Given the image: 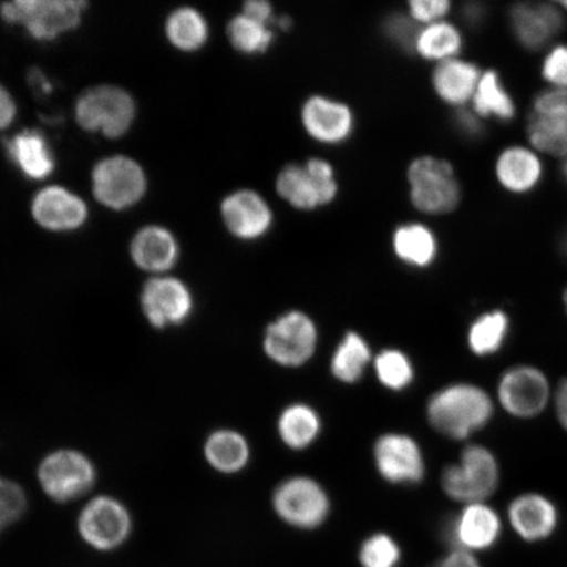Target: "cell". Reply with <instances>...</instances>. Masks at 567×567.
<instances>
[{"label": "cell", "mask_w": 567, "mask_h": 567, "mask_svg": "<svg viewBox=\"0 0 567 567\" xmlns=\"http://www.w3.org/2000/svg\"><path fill=\"white\" fill-rule=\"evenodd\" d=\"M494 415L492 395L477 385L458 382L431 396L427 417L432 429L453 441H465L485 429Z\"/></svg>", "instance_id": "obj_1"}, {"label": "cell", "mask_w": 567, "mask_h": 567, "mask_svg": "<svg viewBox=\"0 0 567 567\" xmlns=\"http://www.w3.org/2000/svg\"><path fill=\"white\" fill-rule=\"evenodd\" d=\"M410 202L427 216H443L455 210L461 202V188L450 162L423 155L408 167Z\"/></svg>", "instance_id": "obj_2"}, {"label": "cell", "mask_w": 567, "mask_h": 567, "mask_svg": "<svg viewBox=\"0 0 567 567\" xmlns=\"http://www.w3.org/2000/svg\"><path fill=\"white\" fill-rule=\"evenodd\" d=\"M275 188L281 200L302 212L328 207L339 193L336 169L322 158L282 167L276 176Z\"/></svg>", "instance_id": "obj_3"}, {"label": "cell", "mask_w": 567, "mask_h": 567, "mask_svg": "<svg viewBox=\"0 0 567 567\" xmlns=\"http://www.w3.org/2000/svg\"><path fill=\"white\" fill-rule=\"evenodd\" d=\"M501 482V467L494 453L482 445H470L461 453L458 463L446 466L442 488L451 499L472 505L485 503Z\"/></svg>", "instance_id": "obj_4"}, {"label": "cell", "mask_w": 567, "mask_h": 567, "mask_svg": "<svg viewBox=\"0 0 567 567\" xmlns=\"http://www.w3.org/2000/svg\"><path fill=\"white\" fill-rule=\"evenodd\" d=\"M86 2L82 0H16L0 13L10 24L23 25L35 40H53L80 25Z\"/></svg>", "instance_id": "obj_5"}, {"label": "cell", "mask_w": 567, "mask_h": 567, "mask_svg": "<svg viewBox=\"0 0 567 567\" xmlns=\"http://www.w3.org/2000/svg\"><path fill=\"white\" fill-rule=\"evenodd\" d=\"M76 122L84 131L101 132L118 138L130 131L136 117V104L126 91L115 86L91 89L78 99Z\"/></svg>", "instance_id": "obj_6"}, {"label": "cell", "mask_w": 567, "mask_h": 567, "mask_svg": "<svg viewBox=\"0 0 567 567\" xmlns=\"http://www.w3.org/2000/svg\"><path fill=\"white\" fill-rule=\"evenodd\" d=\"M317 326L299 310L288 311L268 326L264 349L275 364L297 368L307 364L317 350Z\"/></svg>", "instance_id": "obj_7"}, {"label": "cell", "mask_w": 567, "mask_h": 567, "mask_svg": "<svg viewBox=\"0 0 567 567\" xmlns=\"http://www.w3.org/2000/svg\"><path fill=\"white\" fill-rule=\"evenodd\" d=\"M272 505L288 526L316 529L330 514V499L324 488L313 478L297 476L276 487Z\"/></svg>", "instance_id": "obj_8"}, {"label": "cell", "mask_w": 567, "mask_h": 567, "mask_svg": "<svg viewBox=\"0 0 567 567\" xmlns=\"http://www.w3.org/2000/svg\"><path fill=\"white\" fill-rule=\"evenodd\" d=\"M496 399L516 420H534L547 409L551 388L547 374L537 367L516 365L502 374Z\"/></svg>", "instance_id": "obj_9"}, {"label": "cell", "mask_w": 567, "mask_h": 567, "mask_svg": "<svg viewBox=\"0 0 567 567\" xmlns=\"http://www.w3.org/2000/svg\"><path fill=\"white\" fill-rule=\"evenodd\" d=\"M92 188L99 203L122 210L133 207L146 193V176L136 161L112 157L99 162L92 174Z\"/></svg>", "instance_id": "obj_10"}, {"label": "cell", "mask_w": 567, "mask_h": 567, "mask_svg": "<svg viewBox=\"0 0 567 567\" xmlns=\"http://www.w3.org/2000/svg\"><path fill=\"white\" fill-rule=\"evenodd\" d=\"M82 540L97 551L116 550L132 532V517L122 503L110 496H99L83 508L78 519Z\"/></svg>", "instance_id": "obj_11"}, {"label": "cell", "mask_w": 567, "mask_h": 567, "mask_svg": "<svg viewBox=\"0 0 567 567\" xmlns=\"http://www.w3.org/2000/svg\"><path fill=\"white\" fill-rule=\"evenodd\" d=\"M91 461L75 451H60L48 456L39 470L44 492L55 502L68 503L86 494L95 484Z\"/></svg>", "instance_id": "obj_12"}, {"label": "cell", "mask_w": 567, "mask_h": 567, "mask_svg": "<svg viewBox=\"0 0 567 567\" xmlns=\"http://www.w3.org/2000/svg\"><path fill=\"white\" fill-rule=\"evenodd\" d=\"M528 136L538 151L556 157L567 155V90L547 91L536 97Z\"/></svg>", "instance_id": "obj_13"}, {"label": "cell", "mask_w": 567, "mask_h": 567, "mask_svg": "<svg viewBox=\"0 0 567 567\" xmlns=\"http://www.w3.org/2000/svg\"><path fill=\"white\" fill-rule=\"evenodd\" d=\"M375 467L390 484H417L424 477L425 466L420 444L405 434L382 435L374 444Z\"/></svg>", "instance_id": "obj_14"}, {"label": "cell", "mask_w": 567, "mask_h": 567, "mask_svg": "<svg viewBox=\"0 0 567 567\" xmlns=\"http://www.w3.org/2000/svg\"><path fill=\"white\" fill-rule=\"evenodd\" d=\"M300 117L305 133L322 145H342L354 131L350 105L329 96L308 97L301 106Z\"/></svg>", "instance_id": "obj_15"}, {"label": "cell", "mask_w": 567, "mask_h": 567, "mask_svg": "<svg viewBox=\"0 0 567 567\" xmlns=\"http://www.w3.org/2000/svg\"><path fill=\"white\" fill-rule=\"evenodd\" d=\"M221 216L234 237L252 243L274 228L275 215L265 196L254 189H238L224 198Z\"/></svg>", "instance_id": "obj_16"}, {"label": "cell", "mask_w": 567, "mask_h": 567, "mask_svg": "<svg viewBox=\"0 0 567 567\" xmlns=\"http://www.w3.org/2000/svg\"><path fill=\"white\" fill-rule=\"evenodd\" d=\"M503 523L498 513L486 503L466 505L452 520L446 537L453 549L476 555L495 547L501 540Z\"/></svg>", "instance_id": "obj_17"}, {"label": "cell", "mask_w": 567, "mask_h": 567, "mask_svg": "<svg viewBox=\"0 0 567 567\" xmlns=\"http://www.w3.org/2000/svg\"><path fill=\"white\" fill-rule=\"evenodd\" d=\"M141 303L148 322L158 329L186 322L194 308L189 289L173 278L147 281Z\"/></svg>", "instance_id": "obj_18"}, {"label": "cell", "mask_w": 567, "mask_h": 567, "mask_svg": "<svg viewBox=\"0 0 567 567\" xmlns=\"http://www.w3.org/2000/svg\"><path fill=\"white\" fill-rule=\"evenodd\" d=\"M507 519L515 534L529 544L547 542L559 526L556 503L538 493L517 495L509 503Z\"/></svg>", "instance_id": "obj_19"}, {"label": "cell", "mask_w": 567, "mask_h": 567, "mask_svg": "<svg viewBox=\"0 0 567 567\" xmlns=\"http://www.w3.org/2000/svg\"><path fill=\"white\" fill-rule=\"evenodd\" d=\"M32 215L42 228L52 231H71L86 223L87 207L82 198L62 187L42 189L34 197Z\"/></svg>", "instance_id": "obj_20"}, {"label": "cell", "mask_w": 567, "mask_h": 567, "mask_svg": "<svg viewBox=\"0 0 567 567\" xmlns=\"http://www.w3.org/2000/svg\"><path fill=\"white\" fill-rule=\"evenodd\" d=\"M481 76L480 70L473 63L453 59L436 63L431 83L442 102L464 105L476 94Z\"/></svg>", "instance_id": "obj_21"}, {"label": "cell", "mask_w": 567, "mask_h": 567, "mask_svg": "<svg viewBox=\"0 0 567 567\" xmlns=\"http://www.w3.org/2000/svg\"><path fill=\"white\" fill-rule=\"evenodd\" d=\"M516 38L532 51L547 45L561 30L563 17L547 4H519L512 12Z\"/></svg>", "instance_id": "obj_22"}, {"label": "cell", "mask_w": 567, "mask_h": 567, "mask_svg": "<svg viewBox=\"0 0 567 567\" xmlns=\"http://www.w3.org/2000/svg\"><path fill=\"white\" fill-rule=\"evenodd\" d=\"M134 264L148 272H166L173 268L179 247L172 233L159 226H148L134 237L131 247Z\"/></svg>", "instance_id": "obj_23"}, {"label": "cell", "mask_w": 567, "mask_h": 567, "mask_svg": "<svg viewBox=\"0 0 567 567\" xmlns=\"http://www.w3.org/2000/svg\"><path fill=\"white\" fill-rule=\"evenodd\" d=\"M6 151L21 173L31 179H45L54 172V157L41 133L24 131L7 141Z\"/></svg>", "instance_id": "obj_24"}, {"label": "cell", "mask_w": 567, "mask_h": 567, "mask_svg": "<svg viewBox=\"0 0 567 567\" xmlns=\"http://www.w3.org/2000/svg\"><path fill=\"white\" fill-rule=\"evenodd\" d=\"M392 245L395 257L414 268L430 267L439 252L434 231L420 223L399 226L393 234Z\"/></svg>", "instance_id": "obj_25"}, {"label": "cell", "mask_w": 567, "mask_h": 567, "mask_svg": "<svg viewBox=\"0 0 567 567\" xmlns=\"http://www.w3.org/2000/svg\"><path fill=\"white\" fill-rule=\"evenodd\" d=\"M496 175L502 186L513 193H527L542 176V163L524 147H509L496 163Z\"/></svg>", "instance_id": "obj_26"}, {"label": "cell", "mask_w": 567, "mask_h": 567, "mask_svg": "<svg viewBox=\"0 0 567 567\" xmlns=\"http://www.w3.org/2000/svg\"><path fill=\"white\" fill-rule=\"evenodd\" d=\"M461 49L463 35L455 25L443 20L420 28L413 51L425 61L441 63L458 59Z\"/></svg>", "instance_id": "obj_27"}, {"label": "cell", "mask_w": 567, "mask_h": 567, "mask_svg": "<svg viewBox=\"0 0 567 567\" xmlns=\"http://www.w3.org/2000/svg\"><path fill=\"white\" fill-rule=\"evenodd\" d=\"M281 442L290 450L301 451L317 441L321 432V417L313 408L293 403L282 410L278 421Z\"/></svg>", "instance_id": "obj_28"}, {"label": "cell", "mask_w": 567, "mask_h": 567, "mask_svg": "<svg viewBox=\"0 0 567 567\" xmlns=\"http://www.w3.org/2000/svg\"><path fill=\"white\" fill-rule=\"evenodd\" d=\"M509 329L512 323L505 311H487L480 316L467 330V347L478 358L493 357L506 344Z\"/></svg>", "instance_id": "obj_29"}, {"label": "cell", "mask_w": 567, "mask_h": 567, "mask_svg": "<svg viewBox=\"0 0 567 567\" xmlns=\"http://www.w3.org/2000/svg\"><path fill=\"white\" fill-rule=\"evenodd\" d=\"M208 463L221 473H237L244 470L250 460V446L239 432L216 431L205 444Z\"/></svg>", "instance_id": "obj_30"}, {"label": "cell", "mask_w": 567, "mask_h": 567, "mask_svg": "<svg viewBox=\"0 0 567 567\" xmlns=\"http://www.w3.org/2000/svg\"><path fill=\"white\" fill-rule=\"evenodd\" d=\"M372 353L365 339L358 332H347L331 359V372L344 384H354L363 378Z\"/></svg>", "instance_id": "obj_31"}, {"label": "cell", "mask_w": 567, "mask_h": 567, "mask_svg": "<svg viewBox=\"0 0 567 567\" xmlns=\"http://www.w3.org/2000/svg\"><path fill=\"white\" fill-rule=\"evenodd\" d=\"M169 42L183 52H196L207 44L209 27L200 12L179 9L169 16L166 25Z\"/></svg>", "instance_id": "obj_32"}, {"label": "cell", "mask_w": 567, "mask_h": 567, "mask_svg": "<svg viewBox=\"0 0 567 567\" xmlns=\"http://www.w3.org/2000/svg\"><path fill=\"white\" fill-rule=\"evenodd\" d=\"M473 110L478 116H494L501 120L514 117L515 109L513 99L502 87L499 76L495 71H486L482 74L476 94L472 99Z\"/></svg>", "instance_id": "obj_33"}, {"label": "cell", "mask_w": 567, "mask_h": 567, "mask_svg": "<svg viewBox=\"0 0 567 567\" xmlns=\"http://www.w3.org/2000/svg\"><path fill=\"white\" fill-rule=\"evenodd\" d=\"M230 44L244 54H264L274 42V32L268 25L239 13L228 25Z\"/></svg>", "instance_id": "obj_34"}, {"label": "cell", "mask_w": 567, "mask_h": 567, "mask_svg": "<svg viewBox=\"0 0 567 567\" xmlns=\"http://www.w3.org/2000/svg\"><path fill=\"white\" fill-rule=\"evenodd\" d=\"M374 372L382 385L396 392L406 389L414 380V367L400 350H385L378 354Z\"/></svg>", "instance_id": "obj_35"}, {"label": "cell", "mask_w": 567, "mask_h": 567, "mask_svg": "<svg viewBox=\"0 0 567 567\" xmlns=\"http://www.w3.org/2000/svg\"><path fill=\"white\" fill-rule=\"evenodd\" d=\"M361 567H396L401 561V548L392 536L375 534L368 537L359 550Z\"/></svg>", "instance_id": "obj_36"}, {"label": "cell", "mask_w": 567, "mask_h": 567, "mask_svg": "<svg viewBox=\"0 0 567 567\" xmlns=\"http://www.w3.org/2000/svg\"><path fill=\"white\" fill-rule=\"evenodd\" d=\"M27 505L23 488L16 482L0 478V534L24 515Z\"/></svg>", "instance_id": "obj_37"}, {"label": "cell", "mask_w": 567, "mask_h": 567, "mask_svg": "<svg viewBox=\"0 0 567 567\" xmlns=\"http://www.w3.org/2000/svg\"><path fill=\"white\" fill-rule=\"evenodd\" d=\"M408 7L410 19L422 27L443 21L451 10L449 0H411Z\"/></svg>", "instance_id": "obj_38"}, {"label": "cell", "mask_w": 567, "mask_h": 567, "mask_svg": "<svg viewBox=\"0 0 567 567\" xmlns=\"http://www.w3.org/2000/svg\"><path fill=\"white\" fill-rule=\"evenodd\" d=\"M543 74L548 82L567 89V47L553 49L544 62Z\"/></svg>", "instance_id": "obj_39"}, {"label": "cell", "mask_w": 567, "mask_h": 567, "mask_svg": "<svg viewBox=\"0 0 567 567\" xmlns=\"http://www.w3.org/2000/svg\"><path fill=\"white\" fill-rule=\"evenodd\" d=\"M386 31L394 41L400 42L401 45L414 49V42L417 32L413 20L406 17H393L388 20Z\"/></svg>", "instance_id": "obj_40"}, {"label": "cell", "mask_w": 567, "mask_h": 567, "mask_svg": "<svg viewBox=\"0 0 567 567\" xmlns=\"http://www.w3.org/2000/svg\"><path fill=\"white\" fill-rule=\"evenodd\" d=\"M243 13L266 25L271 23L272 20L275 21L274 7L271 3L266 2V0H248V2L244 4Z\"/></svg>", "instance_id": "obj_41"}, {"label": "cell", "mask_w": 567, "mask_h": 567, "mask_svg": "<svg viewBox=\"0 0 567 567\" xmlns=\"http://www.w3.org/2000/svg\"><path fill=\"white\" fill-rule=\"evenodd\" d=\"M432 567H482L477 557L464 550L453 549L449 556Z\"/></svg>", "instance_id": "obj_42"}, {"label": "cell", "mask_w": 567, "mask_h": 567, "mask_svg": "<svg viewBox=\"0 0 567 567\" xmlns=\"http://www.w3.org/2000/svg\"><path fill=\"white\" fill-rule=\"evenodd\" d=\"M17 115V105L11 95L0 86V131L6 130Z\"/></svg>", "instance_id": "obj_43"}, {"label": "cell", "mask_w": 567, "mask_h": 567, "mask_svg": "<svg viewBox=\"0 0 567 567\" xmlns=\"http://www.w3.org/2000/svg\"><path fill=\"white\" fill-rule=\"evenodd\" d=\"M553 402H555L557 421L567 432V378L559 382Z\"/></svg>", "instance_id": "obj_44"}, {"label": "cell", "mask_w": 567, "mask_h": 567, "mask_svg": "<svg viewBox=\"0 0 567 567\" xmlns=\"http://www.w3.org/2000/svg\"><path fill=\"white\" fill-rule=\"evenodd\" d=\"M458 123L467 133L477 134L481 131V125L477 122V118L474 117V115H471V113H461Z\"/></svg>", "instance_id": "obj_45"}, {"label": "cell", "mask_w": 567, "mask_h": 567, "mask_svg": "<svg viewBox=\"0 0 567 567\" xmlns=\"http://www.w3.org/2000/svg\"><path fill=\"white\" fill-rule=\"evenodd\" d=\"M276 23L281 28V30H289L290 25H292V21L289 18L282 17L276 20Z\"/></svg>", "instance_id": "obj_46"}, {"label": "cell", "mask_w": 567, "mask_h": 567, "mask_svg": "<svg viewBox=\"0 0 567 567\" xmlns=\"http://www.w3.org/2000/svg\"><path fill=\"white\" fill-rule=\"evenodd\" d=\"M564 303H565V309H566V313H567V289H566V292L564 295Z\"/></svg>", "instance_id": "obj_47"}, {"label": "cell", "mask_w": 567, "mask_h": 567, "mask_svg": "<svg viewBox=\"0 0 567 567\" xmlns=\"http://www.w3.org/2000/svg\"><path fill=\"white\" fill-rule=\"evenodd\" d=\"M564 174H565L566 179H567V162L565 163V166H564Z\"/></svg>", "instance_id": "obj_48"}, {"label": "cell", "mask_w": 567, "mask_h": 567, "mask_svg": "<svg viewBox=\"0 0 567 567\" xmlns=\"http://www.w3.org/2000/svg\"><path fill=\"white\" fill-rule=\"evenodd\" d=\"M563 6H565V7H566V9H567V2H564V3H563Z\"/></svg>", "instance_id": "obj_49"}, {"label": "cell", "mask_w": 567, "mask_h": 567, "mask_svg": "<svg viewBox=\"0 0 567 567\" xmlns=\"http://www.w3.org/2000/svg\"><path fill=\"white\" fill-rule=\"evenodd\" d=\"M566 250H567V243H566Z\"/></svg>", "instance_id": "obj_50"}]
</instances>
